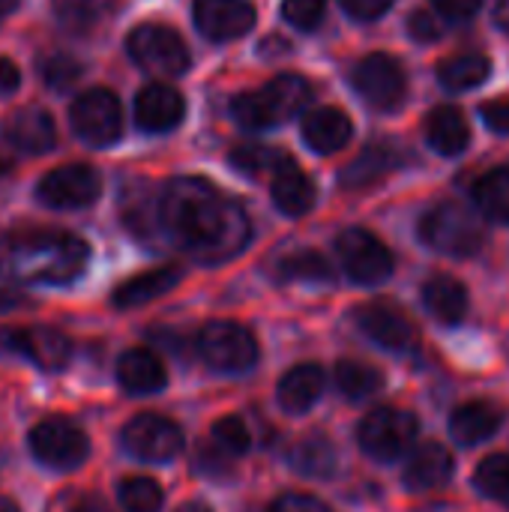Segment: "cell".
Returning <instances> with one entry per match:
<instances>
[{
	"mask_svg": "<svg viewBox=\"0 0 509 512\" xmlns=\"http://www.w3.org/2000/svg\"><path fill=\"white\" fill-rule=\"evenodd\" d=\"M360 447L378 462L402 459L417 441V417L402 408H375L357 429Z\"/></svg>",
	"mask_w": 509,
	"mask_h": 512,
	"instance_id": "8",
	"label": "cell"
},
{
	"mask_svg": "<svg viewBox=\"0 0 509 512\" xmlns=\"http://www.w3.org/2000/svg\"><path fill=\"white\" fill-rule=\"evenodd\" d=\"M309 102H312V84L303 75H276L258 90L237 93L231 99V117L243 129L261 132L303 114Z\"/></svg>",
	"mask_w": 509,
	"mask_h": 512,
	"instance_id": "3",
	"label": "cell"
},
{
	"mask_svg": "<svg viewBox=\"0 0 509 512\" xmlns=\"http://www.w3.org/2000/svg\"><path fill=\"white\" fill-rule=\"evenodd\" d=\"M213 444L228 456H243L249 450V429L240 417H222L213 426Z\"/></svg>",
	"mask_w": 509,
	"mask_h": 512,
	"instance_id": "39",
	"label": "cell"
},
{
	"mask_svg": "<svg viewBox=\"0 0 509 512\" xmlns=\"http://www.w3.org/2000/svg\"><path fill=\"white\" fill-rule=\"evenodd\" d=\"M399 165V156L393 153V147L375 144L369 147L360 159H354L345 171H342V186L345 189H366L372 183H378L387 171H393Z\"/></svg>",
	"mask_w": 509,
	"mask_h": 512,
	"instance_id": "31",
	"label": "cell"
},
{
	"mask_svg": "<svg viewBox=\"0 0 509 512\" xmlns=\"http://www.w3.org/2000/svg\"><path fill=\"white\" fill-rule=\"evenodd\" d=\"M42 78L51 90H69L81 78V63L69 54H51L42 60Z\"/></svg>",
	"mask_w": 509,
	"mask_h": 512,
	"instance_id": "38",
	"label": "cell"
},
{
	"mask_svg": "<svg viewBox=\"0 0 509 512\" xmlns=\"http://www.w3.org/2000/svg\"><path fill=\"white\" fill-rule=\"evenodd\" d=\"M423 129H426L429 147L441 156H459L471 144V123H468L465 111L453 108V105H441V108L429 111Z\"/></svg>",
	"mask_w": 509,
	"mask_h": 512,
	"instance_id": "23",
	"label": "cell"
},
{
	"mask_svg": "<svg viewBox=\"0 0 509 512\" xmlns=\"http://www.w3.org/2000/svg\"><path fill=\"white\" fill-rule=\"evenodd\" d=\"M477 489L492 498L495 504L509 510V456H489L480 462L477 474H474Z\"/></svg>",
	"mask_w": 509,
	"mask_h": 512,
	"instance_id": "36",
	"label": "cell"
},
{
	"mask_svg": "<svg viewBox=\"0 0 509 512\" xmlns=\"http://www.w3.org/2000/svg\"><path fill=\"white\" fill-rule=\"evenodd\" d=\"M486 0H432V9L441 15V18H450V21H465L471 15H477L483 9Z\"/></svg>",
	"mask_w": 509,
	"mask_h": 512,
	"instance_id": "44",
	"label": "cell"
},
{
	"mask_svg": "<svg viewBox=\"0 0 509 512\" xmlns=\"http://www.w3.org/2000/svg\"><path fill=\"white\" fill-rule=\"evenodd\" d=\"M495 24L509 36V0H498L495 3Z\"/></svg>",
	"mask_w": 509,
	"mask_h": 512,
	"instance_id": "49",
	"label": "cell"
},
{
	"mask_svg": "<svg viewBox=\"0 0 509 512\" xmlns=\"http://www.w3.org/2000/svg\"><path fill=\"white\" fill-rule=\"evenodd\" d=\"M336 252H339L342 270L357 285H381L393 276V267H396L393 252L366 228H345L336 237Z\"/></svg>",
	"mask_w": 509,
	"mask_h": 512,
	"instance_id": "10",
	"label": "cell"
},
{
	"mask_svg": "<svg viewBox=\"0 0 509 512\" xmlns=\"http://www.w3.org/2000/svg\"><path fill=\"white\" fill-rule=\"evenodd\" d=\"M72 132L90 147H111L123 132V108L114 90L90 87L69 105Z\"/></svg>",
	"mask_w": 509,
	"mask_h": 512,
	"instance_id": "6",
	"label": "cell"
},
{
	"mask_svg": "<svg viewBox=\"0 0 509 512\" xmlns=\"http://www.w3.org/2000/svg\"><path fill=\"white\" fill-rule=\"evenodd\" d=\"M336 387L345 399L351 402H363L369 396H375L384 387V375L360 360H339L336 366Z\"/></svg>",
	"mask_w": 509,
	"mask_h": 512,
	"instance_id": "34",
	"label": "cell"
},
{
	"mask_svg": "<svg viewBox=\"0 0 509 512\" xmlns=\"http://www.w3.org/2000/svg\"><path fill=\"white\" fill-rule=\"evenodd\" d=\"M30 453L54 471H75L90 456L87 435L66 417H48L30 429Z\"/></svg>",
	"mask_w": 509,
	"mask_h": 512,
	"instance_id": "11",
	"label": "cell"
},
{
	"mask_svg": "<svg viewBox=\"0 0 509 512\" xmlns=\"http://www.w3.org/2000/svg\"><path fill=\"white\" fill-rule=\"evenodd\" d=\"M501 423H504V411L498 405H492V402H468V405L453 411L450 435L462 447H477V444L489 441L501 429Z\"/></svg>",
	"mask_w": 509,
	"mask_h": 512,
	"instance_id": "24",
	"label": "cell"
},
{
	"mask_svg": "<svg viewBox=\"0 0 509 512\" xmlns=\"http://www.w3.org/2000/svg\"><path fill=\"white\" fill-rule=\"evenodd\" d=\"M279 276L288 282H306V285H333L336 282L333 264L315 249H300V252L282 258Z\"/></svg>",
	"mask_w": 509,
	"mask_h": 512,
	"instance_id": "33",
	"label": "cell"
},
{
	"mask_svg": "<svg viewBox=\"0 0 509 512\" xmlns=\"http://www.w3.org/2000/svg\"><path fill=\"white\" fill-rule=\"evenodd\" d=\"M492 75V60L486 54H477V51H468V54H456L450 60L441 63L438 69V78L447 90L453 93H462V90H474L480 84H486Z\"/></svg>",
	"mask_w": 509,
	"mask_h": 512,
	"instance_id": "30",
	"label": "cell"
},
{
	"mask_svg": "<svg viewBox=\"0 0 509 512\" xmlns=\"http://www.w3.org/2000/svg\"><path fill=\"white\" fill-rule=\"evenodd\" d=\"M327 0H282V18L297 30H315L324 21Z\"/></svg>",
	"mask_w": 509,
	"mask_h": 512,
	"instance_id": "40",
	"label": "cell"
},
{
	"mask_svg": "<svg viewBox=\"0 0 509 512\" xmlns=\"http://www.w3.org/2000/svg\"><path fill=\"white\" fill-rule=\"evenodd\" d=\"M126 51L132 63H138L144 72L159 78H177L189 69V48L183 36L168 24H138L126 36Z\"/></svg>",
	"mask_w": 509,
	"mask_h": 512,
	"instance_id": "5",
	"label": "cell"
},
{
	"mask_svg": "<svg viewBox=\"0 0 509 512\" xmlns=\"http://www.w3.org/2000/svg\"><path fill=\"white\" fill-rule=\"evenodd\" d=\"M300 132H303V141H306L309 150H315L321 156H330V153H339L351 141L354 123L342 108L321 105V108L306 111Z\"/></svg>",
	"mask_w": 509,
	"mask_h": 512,
	"instance_id": "20",
	"label": "cell"
},
{
	"mask_svg": "<svg viewBox=\"0 0 509 512\" xmlns=\"http://www.w3.org/2000/svg\"><path fill=\"white\" fill-rule=\"evenodd\" d=\"M18 84H21L18 63H15L12 57H3V54H0V90H3V93H12V90H18Z\"/></svg>",
	"mask_w": 509,
	"mask_h": 512,
	"instance_id": "47",
	"label": "cell"
},
{
	"mask_svg": "<svg viewBox=\"0 0 509 512\" xmlns=\"http://www.w3.org/2000/svg\"><path fill=\"white\" fill-rule=\"evenodd\" d=\"M0 135L15 153H24V156H42L54 150L57 144V126L51 114L36 105H24L12 111L0 126Z\"/></svg>",
	"mask_w": 509,
	"mask_h": 512,
	"instance_id": "16",
	"label": "cell"
},
{
	"mask_svg": "<svg viewBox=\"0 0 509 512\" xmlns=\"http://www.w3.org/2000/svg\"><path fill=\"white\" fill-rule=\"evenodd\" d=\"M270 195H273V204L285 216H291V219L306 216L315 207V201H318V189H315L312 177L291 156H285L273 168V174H270Z\"/></svg>",
	"mask_w": 509,
	"mask_h": 512,
	"instance_id": "19",
	"label": "cell"
},
{
	"mask_svg": "<svg viewBox=\"0 0 509 512\" xmlns=\"http://www.w3.org/2000/svg\"><path fill=\"white\" fill-rule=\"evenodd\" d=\"M24 306H30V300H24L21 294L0 291V312H15V309H24Z\"/></svg>",
	"mask_w": 509,
	"mask_h": 512,
	"instance_id": "48",
	"label": "cell"
},
{
	"mask_svg": "<svg viewBox=\"0 0 509 512\" xmlns=\"http://www.w3.org/2000/svg\"><path fill=\"white\" fill-rule=\"evenodd\" d=\"M126 453L141 462H171L183 450V432L174 420L159 414H138L123 426L120 435Z\"/></svg>",
	"mask_w": 509,
	"mask_h": 512,
	"instance_id": "13",
	"label": "cell"
},
{
	"mask_svg": "<svg viewBox=\"0 0 509 512\" xmlns=\"http://www.w3.org/2000/svg\"><path fill=\"white\" fill-rule=\"evenodd\" d=\"M417 231L429 249H435L441 255H453V258H471L486 246L483 216L459 201H444V204L432 207L420 219Z\"/></svg>",
	"mask_w": 509,
	"mask_h": 512,
	"instance_id": "4",
	"label": "cell"
},
{
	"mask_svg": "<svg viewBox=\"0 0 509 512\" xmlns=\"http://www.w3.org/2000/svg\"><path fill=\"white\" fill-rule=\"evenodd\" d=\"M324 393V372L318 363H300L279 381V405L288 414H306Z\"/></svg>",
	"mask_w": 509,
	"mask_h": 512,
	"instance_id": "27",
	"label": "cell"
},
{
	"mask_svg": "<svg viewBox=\"0 0 509 512\" xmlns=\"http://www.w3.org/2000/svg\"><path fill=\"white\" fill-rule=\"evenodd\" d=\"M423 303L435 315V321L456 327L468 315V288L456 276L438 273L423 285Z\"/></svg>",
	"mask_w": 509,
	"mask_h": 512,
	"instance_id": "25",
	"label": "cell"
},
{
	"mask_svg": "<svg viewBox=\"0 0 509 512\" xmlns=\"http://www.w3.org/2000/svg\"><path fill=\"white\" fill-rule=\"evenodd\" d=\"M288 465H291L297 474L309 477V480H327V477L336 474L339 456H336L333 444H330L324 435H306V438H300V441L291 447Z\"/></svg>",
	"mask_w": 509,
	"mask_h": 512,
	"instance_id": "28",
	"label": "cell"
},
{
	"mask_svg": "<svg viewBox=\"0 0 509 512\" xmlns=\"http://www.w3.org/2000/svg\"><path fill=\"white\" fill-rule=\"evenodd\" d=\"M453 477V456L444 444H420L405 465V486L411 492H432L447 486Z\"/></svg>",
	"mask_w": 509,
	"mask_h": 512,
	"instance_id": "21",
	"label": "cell"
},
{
	"mask_svg": "<svg viewBox=\"0 0 509 512\" xmlns=\"http://www.w3.org/2000/svg\"><path fill=\"white\" fill-rule=\"evenodd\" d=\"M102 195V177L93 165L72 162L48 171L36 183V198L51 210H81Z\"/></svg>",
	"mask_w": 509,
	"mask_h": 512,
	"instance_id": "12",
	"label": "cell"
},
{
	"mask_svg": "<svg viewBox=\"0 0 509 512\" xmlns=\"http://www.w3.org/2000/svg\"><path fill=\"white\" fill-rule=\"evenodd\" d=\"M15 6H18V0H0V18H6Z\"/></svg>",
	"mask_w": 509,
	"mask_h": 512,
	"instance_id": "52",
	"label": "cell"
},
{
	"mask_svg": "<svg viewBox=\"0 0 509 512\" xmlns=\"http://www.w3.org/2000/svg\"><path fill=\"white\" fill-rule=\"evenodd\" d=\"M54 18L72 33L96 30L114 9V0H51Z\"/></svg>",
	"mask_w": 509,
	"mask_h": 512,
	"instance_id": "32",
	"label": "cell"
},
{
	"mask_svg": "<svg viewBox=\"0 0 509 512\" xmlns=\"http://www.w3.org/2000/svg\"><path fill=\"white\" fill-rule=\"evenodd\" d=\"M117 381L132 396H153L168 384V372L150 348H132L117 360Z\"/></svg>",
	"mask_w": 509,
	"mask_h": 512,
	"instance_id": "22",
	"label": "cell"
},
{
	"mask_svg": "<svg viewBox=\"0 0 509 512\" xmlns=\"http://www.w3.org/2000/svg\"><path fill=\"white\" fill-rule=\"evenodd\" d=\"M177 512H210V507H207V504H201V501H189V504L177 507Z\"/></svg>",
	"mask_w": 509,
	"mask_h": 512,
	"instance_id": "51",
	"label": "cell"
},
{
	"mask_svg": "<svg viewBox=\"0 0 509 512\" xmlns=\"http://www.w3.org/2000/svg\"><path fill=\"white\" fill-rule=\"evenodd\" d=\"M159 225L183 252L204 264L237 258L252 234L246 210L201 177H177L162 189Z\"/></svg>",
	"mask_w": 509,
	"mask_h": 512,
	"instance_id": "1",
	"label": "cell"
},
{
	"mask_svg": "<svg viewBox=\"0 0 509 512\" xmlns=\"http://www.w3.org/2000/svg\"><path fill=\"white\" fill-rule=\"evenodd\" d=\"M354 324L369 342H375L384 351L405 354V351H411L417 345V327L411 324V318L402 309H396L390 303L357 306L354 309Z\"/></svg>",
	"mask_w": 509,
	"mask_h": 512,
	"instance_id": "14",
	"label": "cell"
},
{
	"mask_svg": "<svg viewBox=\"0 0 509 512\" xmlns=\"http://www.w3.org/2000/svg\"><path fill=\"white\" fill-rule=\"evenodd\" d=\"M0 342L21 354L24 360H30L33 366L45 369V372H57L69 363L72 357V342L51 327H30V330H6L0 333Z\"/></svg>",
	"mask_w": 509,
	"mask_h": 512,
	"instance_id": "17",
	"label": "cell"
},
{
	"mask_svg": "<svg viewBox=\"0 0 509 512\" xmlns=\"http://www.w3.org/2000/svg\"><path fill=\"white\" fill-rule=\"evenodd\" d=\"M270 512H330V507L312 495H285L270 507Z\"/></svg>",
	"mask_w": 509,
	"mask_h": 512,
	"instance_id": "46",
	"label": "cell"
},
{
	"mask_svg": "<svg viewBox=\"0 0 509 512\" xmlns=\"http://www.w3.org/2000/svg\"><path fill=\"white\" fill-rule=\"evenodd\" d=\"M180 276H183L180 267H156V270L138 273V276L126 279L123 285H117L111 300H114L117 309H135V306L153 303L156 297H162L171 288H177Z\"/></svg>",
	"mask_w": 509,
	"mask_h": 512,
	"instance_id": "26",
	"label": "cell"
},
{
	"mask_svg": "<svg viewBox=\"0 0 509 512\" xmlns=\"http://www.w3.org/2000/svg\"><path fill=\"white\" fill-rule=\"evenodd\" d=\"M120 507L126 512H159L165 504V495L156 480L150 477H129L117 489Z\"/></svg>",
	"mask_w": 509,
	"mask_h": 512,
	"instance_id": "35",
	"label": "cell"
},
{
	"mask_svg": "<svg viewBox=\"0 0 509 512\" xmlns=\"http://www.w3.org/2000/svg\"><path fill=\"white\" fill-rule=\"evenodd\" d=\"M183 117H186V99L171 84L156 81V84H147L135 96V123H138V129H144L150 135L177 129L183 123Z\"/></svg>",
	"mask_w": 509,
	"mask_h": 512,
	"instance_id": "18",
	"label": "cell"
},
{
	"mask_svg": "<svg viewBox=\"0 0 509 512\" xmlns=\"http://www.w3.org/2000/svg\"><path fill=\"white\" fill-rule=\"evenodd\" d=\"M0 512H18V507L9 498H0Z\"/></svg>",
	"mask_w": 509,
	"mask_h": 512,
	"instance_id": "53",
	"label": "cell"
},
{
	"mask_svg": "<svg viewBox=\"0 0 509 512\" xmlns=\"http://www.w3.org/2000/svg\"><path fill=\"white\" fill-rule=\"evenodd\" d=\"M282 159H285L282 150L261 147V144H243V147L231 150V165H234L237 171H243V174H252V177H258V174H264V171L273 174V168H276Z\"/></svg>",
	"mask_w": 509,
	"mask_h": 512,
	"instance_id": "37",
	"label": "cell"
},
{
	"mask_svg": "<svg viewBox=\"0 0 509 512\" xmlns=\"http://www.w3.org/2000/svg\"><path fill=\"white\" fill-rule=\"evenodd\" d=\"M198 354L201 360L225 375L249 372L258 363V342L255 336L234 321H210L198 333Z\"/></svg>",
	"mask_w": 509,
	"mask_h": 512,
	"instance_id": "7",
	"label": "cell"
},
{
	"mask_svg": "<svg viewBox=\"0 0 509 512\" xmlns=\"http://www.w3.org/2000/svg\"><path fill=\"white\" fill-rule=\"evenodd\" d=\"M354 90L378 111H396L408 96V75L393 54H366L351 72Z\"/></svg>",
	"mask_w": 509,
	"mask_h": 512,
	"instance_id": "9",
	"label": "cell"
},
{
	"mask_svg": "<svg viewBox=\"0 0 509 512\" xmlns=\"http://www.w3.org/2000/svg\"><path fill=\"white\" fill-rule=\"evenodd\" d=\"M195 471L210 477V480H228L234 474V465L228 459L225 450H219L216 444H204L198 450V459H195Z\"/></svg>",
	"mask_w": 509,
	"mask_h": 512,
	"instance_id": "41",
	"label": "cell"
},
{
	"mask_svg": "<svg viewBox=\"0 0 509 512\" xmlns=\"http://www.w3.org/2000/svg\"><path fill=\"white\" fill-rule=\"evenodd\" d=\"M408 33L420 42H435L444 36V18L432 9H420L408 18Z\"/></svg>",
	"mask_w": 509,
	"mask_h": 512,
	"instance_id": "42",
	"label": "cell"
},
{
	"mask_svg": "<svg viewBox=\"0 0 509 512\" xmlns=\"http://www.w3.org/2000/svg\"><path fill=\"white\" fill-rule=\"evenodd\" d=\"M72 512H111V510H108V507H105L102 501L90 498V501H81V504H78V507H75Z\"/></svg>",
	"mask_w": 509,
	"mask_h": 512,
	"instance_id": "50",
	"label": "cell"
},
{
	"mask_svg": "<svg viewBox=\"0 0 509 512\" xmlns=\"http://www.w3.org/2000/svg\"><path fill=\"white\" fill-rule=\"evenodd\" d=\"M339 3L357 21H378L381 15H387L393 9L396 0H339Z\"/></svg>",
	"mask_w": 509,
	"mask_h": 512,
	"instance_id": "43",
	"label": "cell"
},
{
	"mask_svg": "<svg viewBox=\"0 0 509 512\" xmlns=\"http://www.w3.org/2000/svg\"><path fill=\"white\" fill-rule=\"evenodd\" d=\"M474 204L483 219L509 225V168H492L474 183Z\"/></svg>",
	"mask_w": 509,
	"mask_h": 512,
	"instance_id": "29",
	"label": "cell"
},
{
	"mask_svg": "<svg viewBox=\"0 0 509 512\" xmlns=\"http://www.w3.org/2000/svg\"><path fill=\"white\" fill-rule=\"evenodd\" d=\"M480 117L498 135H509V99H492L480 105Z\"/></svg>",
	"mask_w": 509,
	"mask_h": 512,
	"instance_id": "45",
	"label": "cell"
},
{
	"mask_svg": "<svg viewBox=\"0 0 509 512\" xmlns=\"http://www.w3.org/2000/svg\"><path fill=\"white\" fill-rule=\"evenodd\" d=\"M192 18L204 39L234 42L255 27V6L249 0H195Z\"/></svg>",
	"mask_w": 509,
	"mask_h": 512,
	"instance_id": "15",
	"label": "cell"
},
{
	"mask_svg": "<svg viewBox=\"0 0 509 512\" xmlns=\"http://www.w3.org/2000/svg\"><path fill=\"white\" fill-rule=\"evenodd\" d=\"M87 261L90 246L69 231H21L0 243V276L24 285H66Z\"/></svg>",
	"mask_w": 509,
	"mask_h": 512,
	"instance_id": "2",
	"label": "cell"
}]
</instances>
